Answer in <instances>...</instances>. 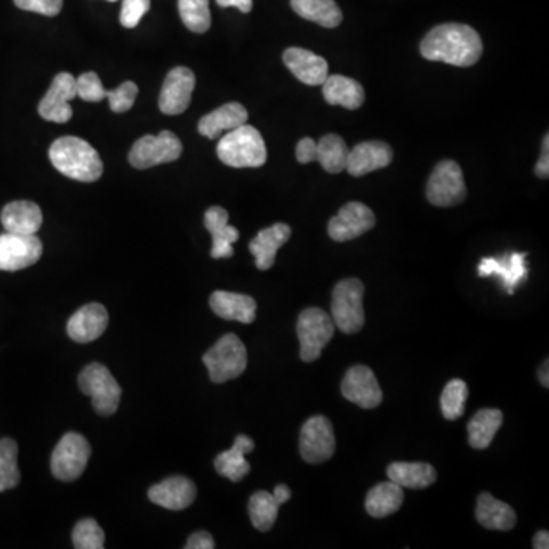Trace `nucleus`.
I'll list each match as a JSON object with an SVG mask.
<instances>
[{"label": "nucleus", "mask_w": 549, "mask_h": 549, "mask_svg": "<svg viewBox=\"0 0 549 549\" xmlns=\"http://www.w3.org/2000/svg\"><path fill=\"white\" fill-rule=\"evenodd\" d=\"M481 37L472 26L444 23L435 26L421 40L420 52L426 60L443 61L446 65L469 68L482 55Z\"/></svg>", "instance_id": "f257e3e1"}, {"label": "nucleus", "mask_w": 549, "mask_h": 549, "mask_svg": "<svg viewBox=\"0 0 549 549\" xmlns=\"http://www.w3.org/2000/svg\"><path fill=\"white\" fill-rule=\"evenodd\" d=\"M52 165L78 182H95L103 176V162L89 142L77 136L58 138L49 148Z\"/></svg>", "instance_id": "f03ea898"}, {"label": "nucleus", "mask_w": 549, "mask_h": 549, "mask_svg": "<svg viewBox=\"0 0 549 549\" xmlns=\"http://www.w3.org/2000/svg\"><path fill=\"white\" fill-rule=\"evenodd\" d=\"M217 156L232 168L263 167L267 161L266 144L255 127L243 124L220 139Z\"/></svg>", "instance_id": "7ed1b4c3"}, {"label": "nucleus", "mask_w": 549, "mask_h": 549, "mask_svg": "<svg viewBox=\"0 0 549 549\" xmlns=\"http://www.w3.org/2000/svg\"><path fill=\"white\" fill-rule=\"evenodd\" d=\"M208 368L209 379L214 383H225L237 379L248 366V351L235 334H225L217 344L203 356Z\"/></svg>", "instance_id": "20e7f679"}, {"label": "nucleus", "mask_w": 549, "mask_h": 549, "mask_svg": "<svg viewBox=\"0 0 549 549\" xmlns=\"http://www.w3.org/2000/svg\"><path fill=\"white\" fill-rule=\"evenodd\" d=\"M363 293H365V287H363L362 281L356 280V278L342 280L334 287L331 319L342 333H359L365 325Z\"/></svg>", "instance_id": "39448f33"}, {"label": "nucleus", "mask_w": 549, "mask_h": 549, "mask_svg": "<svg viewBox=\"0 0 549 549\" xmlns=\"http://www.w3.org/2000/svg\"><path fill=\"white\" fill-rule=\"evenodd\" d=\"M78 385L92 399L98 414L109 417L118 411L122 389L106 366L101 363L87 365L78 377Z\"/></svg>", "instance_id": "423d86ee"}, {"label": "nucleus", "mask_w": 549, "mask_h": 549, "mask_svg": "<svg viewBox=\"0 0 549 549\" xmlns=\"http://www.w3.org/2000/svg\"><path fill=\"white\" fill-rule=\"evenodd\" d=\"M296 333L301 344V359L312 363L321 357L322 351L333 338L334 322L327 312L318 307L305 309L299 315Z\"/></svg>", "instance_id": "0eeeda50"}, {"label": "nucleus", "mask_w": 549, "mask_h": 549, "mask_svg": "<svg viewBox=\"0 0 549 549\" xmlns=\"http://www.w3.org/2000/svg\"><path fill=\"white\" fill-rule=\"evenodd\" d=\"M182 150L180 139L173 132L164 130L159 135H145L138 139L130 150L129 161L132 167L147 170L156 165L177 161Z\"/></svg>", "instance_id": "6e6552de"}, {"label": "nucleus", "mask_w": 549, "mask_h": 549, "mask_svg": "<svg viewBox=\"0 0 549 549\" xmlns=\"http://www.w3.org/2000/svg\"><path fill=\"white\" fill-rule=\"evenodd\" d=\"M90 458L89 441L83 435L69 432L58 441L51 456L52 475L58 481L72 482L86 470Z\"/></svg>", "instance_id": "1a4fd4ad"}, {"label": "nucleus", "mask_w": 549, "mask_h": 549, "mask_svg": "<svg viewBox=\"0 0 549 549\" xmlns=\"http://www.w3.org/2000/svg\"><path fill=\"white\" fill-rule=\"evenodd\" d=\"M426 196L432 205L441 208L463 203L467 188L460 165L453 161H441L429 177Z\"/></svg>", "instance_id": "9d476101"}, {"label": "nucleus", "mask_w": 549, "mask_h": 549, "mask_svg": "<svg viewBox=\"0 0 549 549\" xmlns=\"http://www.w3.org/2000/svg\"><path fill=\"white\" fill-rule=\"evenodd\" d=\"M299 450L305 463L321 464L330 460L336 450L333 424L324 415L305 421L299 435Z\"/></svg>", "instance_id": "9b49d317"}, {"label": "nucleus", "mask_w": 549, "mask_h": 549, "mask_svg": "<svg viewBox=\"0 0 549 549\" xmlns=\"http://www.w3.org/2000/svg\"><path fill=\"white\" fill-rule=\"evenodd\" d=\"M43 254V244L36 235H0V270L17 272L33 266Z\"/></svg>", "instance_id": "f8f14e48"}, {"label": "nucleus", "mask_w": 549, "mask_h": 549, "mask_svg": "<svg viewBox=\"0 0 549 549\" xmlns=\"http://www.w3.org/2000/svg\"><path fill=\"white\" fill-rule=\"evenodd\" d=\"M374 225H376V216L368 206L360 202H350L342 206L338 216L330 220L328 235L331 240L344 243L371 231Z\"/></svg>", "instance_id": "ddd939ff"}, {"label": "nucleus", "mask_w": 549, "mask_h": 549, "mask_svg": "<svg viewBox=\"0 0 549 549\" xmlns=\"http://www.w3.org/2000/svg\"><path fill=\"white\" fill-rule=\"evenodd\" d=\"M77 97V80L68 72H61L52 81L39 104V113L46 121L65 124L72 118V107L69 101Z\"/></svg>", "instance_id": "4468645a"}, {"label": "nucleus", "mask_w": 549, "mask_h": 549, "mask_svg": "<svg viewBox=\"0 0 549 549\" xmlns=\"http://www.w3.org/2000/svg\"><path fill=\"white\" fill-rule=\"evenodd\" d=\"M194 87H196V75L191 69L183 66L171 69L162 86L159 109L165 115H180L185 112L190 107Z\"/></svg>", "instance_id": "2eb2a0df"}, {"label": "nucleus", "mask_w": 549, "mask_h": 549, "mask_svg": "<svg viewBox=\"0 0 549 549\" xmlns=\"http://www.w3.org/2000/svg\"><path fill=\"white\" fill-rule=\"evenodd\" d=\"M342 395L363 409H374L382 403L383 392L373 371L365 365L353 366L345 374Z\"/></svg>", "instance_id": "dca6fc26"}, {"label": "nucleus", "mask_w": 549, "mask_h": 549, "mask_svg": "<svg viewBox=\"0 0 549 549\" xmlns=\"http://www.w3.org/2000/svg\"><path fill=\"white\" fill-rule=\"evenodd\" d=\"M527 254L525 252H511L502 258H482L478 266L479 277L501 278L504 289L513 295L514 289L527 280Z\"/></svg>", "instance_id": "f3484780"}, {"label": "nucleus", "mask_w": 549, "mask_h": 549, "mask_svg": "<svg viewBox=\"0 0 549 549\" xmlns=\"http://www.w3.org/2000/svg\"><path fill=\"white\" fill-rule=\"evenodd\" d=\"M197 488L185 476H171L148 490V499L167 510H185L196 501Z\"/></svg>", "instance_id": "a211bd4d"}, {"label": "nucleus", "mask_w": 549, "mask_h": 549, "mask_svg": "<svg viewBox=\"0 0 549 549\" xmlns=\"http://www.w3.org/2000/svg\"><path fill=\"white\" fill-rule=\"evenodd\" d=\"M109 325V313L98 302L84 305L68 322V334L78 344H89L100 338Z\"/></svg>", "instance_id": "6ab92c4d"}, {"label": "nucleus", "mask_w": 549, "mask_h": 549, "mask_svg": "<svg viewBox=\"0 0 549 549\" xmlns=\"http://www.w3.org/2000/svg\"><path fill=\"white\" fill-rule=\"evenodd\" d=\"M392 148L386 142L365 141L357 144L348 153L345 170L354 177H362L373 171L382 170L392 162Z\"/></svg>", "instance_id": "aec40b11"}, {"label": "nucleus", "mask_w": 549, "mask_h": 549, "mask_svg": "<svg viewBox=\"0 0 549 549\" xmlns=\"http://www.w3.org/2000/svg\"><path fill=\"white\" fill-rule=\"evenodd\" d=\"M284 65L301 83L307 86H321L328 77V63L325 58L302 48H289L284 51Z\"/></svg>", "instance_id": "412c9836"}, {"label": "nucleus", "mask_w": 549, "mask_h": 549, "mask_svg": "<svg viewBox=\"0 0 549 549\" xmlns=\"http://www.w3.org/2000/svg\"><path fill=\"white\" fill-rule=\"evenodd\" d=\"M229 214L222 206H212L206 211L205 226L212 235L211 257L214 260L231 258L234 255L232 244L240 238L237 228L229 225Z\"/></svg>", "instance_id": "4be33fe9"}, {"label": "nucleus", "mask_w": 549, "mask_h": 549, "mask_svg": "<svg viewBox=\"0 0 549 549\" xmlns=\"http://www.w3.org/2000/svg\"><path fill=\"white\" fill-rule=\"evenodd\" d=\"M212 312L226 321L252 324L257 318V302L252 296L217 290L209 298Z\"/></svg>", "instance_id": "5701e85b"}, {"label": "nucleus", "mask_w": 549, "mask_h": 549, "mask_svg": "<svg viewBox=\"0 0 549 549\" xmlns=\"http://www.w3.org/2000/svg\"><path fill=\"white\" fill-rule=\"evenodd\" d=\"M0 222L4 225L5 231L11 234L36 235L42 228V209L29 200H17L8 203L2 209Z\"/></svg>", "instance_id": "b1692460"}, {"label": "nucleus", "mask_w": 549, "mask_h": 549, "mask_svg": "<svg viewBox=\"0 0 549 549\" xmlns=\"http://www.w3.org/2000/svg\"><path fill=\"white\" fill-rule=\"evenodd\" d=\"M290 235L292 229L286 223H275L258 232L257 237L249 244V251L254 255L258 269L269 270L275 264L277 252L289 241Z\"/></svg>", "instance_id": "393cba45"}, {"label": "nucleus", "mask_w": 549, "mask_h": 549, "mask_svg": "<svg viewBox=\"0 0 549 549\" xmlns=\"http://www.w3.org/2000/svg\"><path fill=\"white\" fill-rule=\"evenodd\" d=\"M249 113L240 103H228L212 110L199 121V133L208 139H216L223 132H231L248 122Z\"/></svg>", "instance_id": "a878e982"}, {"label": "nucleus", "mask_w": 549, "mask_h": 549, "mask_svg": "<svg viewBox=\"0 0 549 549\" xmlns=\"http://www.w3.org/2000/svg\"><path fill=\"white\" fill-rule=\"evenodd\" d=\"M254 449L255 443L252 438L238 435L231 449L217 455L216 461H214L217 473L220 476H225L229 481L240 482L244 476H248L251 472V464L246 461L244 455H248Z\"/></svg>", "instance_id": "bb28decb"}, {"label": "nucleus", "mask_w": 549, "mask_h": 549, "mask_svg": "<svg viewBox=\"0 0 549 549\" xmlns=\"http://www.w3.org/2000/svg\"><path fill=\"white\" fill-rule=\"evenodd\" d=\"M322 95L331 106H342L348 110H357L365 101V90L362 84L344 75H328L321 84Z\"/></svg>", "instance_id": "cd10ccee"}, {"label": "nucleus", "mask_w": 549, "mask_h": 549, "mask_svg": "<svg viewBox=\"0 0 549 549\" xmlns=\"http://www.w3.org/2000/svg\"><path fill=\"white\" fill-rule=\"evenodd\" d=\"M476 519L487 530L510 531L516 527L517 516L513 508L490 493H481L476 504Z\"/></svg>", "instance_id": "c85d7f7f"}, {"label": "nucleus", "mask_w": 549, "mask_h": 549, "mask_svg": "<svg viewBox=\"0 0 549 549\" xmlns=\"http://www.w3.org/2000/svg\"><path fill=\"white\" fill-rule=\"evenodd\" d=\"M405 501L403 487L395 482H380L366 495L365 508L376 519L391 516L402 508Z\"/></svg>", "instance_id": "c756f323"}, {"label": "nucleus", "mask_w": 549, "mask_h": 549, "mask_svg": "<svg viewBox=\"0 0 549 549\" xmlns=\"http://www.w3.org/2000/svg\"><path fill=\"white\" fill-rule=\"evenodd\" d=\"M388 478L400 487L421 490L437 481V472L427 463H392L388 467Z\"/></svg>", "instance_id": "7c9ffc66"}, {"label": "nucleus", "mask_w": 549, "mask_h": 549, "mask_svg": "<svg viewBox=\"0 0 549 549\" xmlns=\"http://www.w3.org/2000/svg\"><path fill=\"white\" fill-rule=\"evenodd\" d=\"M502 421L504 414L499 409H481L476 412L467 426L470 446L478 450L487 449L501 429Z\"/></svg>", "instance_id": "2f4dec72"}, {"label": "nucleus", "mask_w": 549, "mask_h": 549, "mask_svg": "<svg viewBox=\"0 0 549 549\" xmlns=\"http://www.w3.org/2000/svg\"><path fill=\"white\" fill-rule=\"evenodd\" d=\"M290 5L299 17L324 28L341 25L342 11L334 0H290Z\"/></svg>", "instance_id": "473e14b6"}, {"label": "nucleus", "mask_w": 549, "mask_h": 549, "mask_svg": "<svg viewBox=\"0 0 549 549\" xmlns=\"http://www.w3.org/2000/svg\"><path fill=\"white\" fill-rule=\"evenodd\" d=\"M348 153L350 150L341 136L327 135L318 142L316 162H319L327 173L339 174L347 168Z\"/></svg>", "instance_id": "72a5a7b5"}, {"label": "nucleus", "mask_w": 549, "mask_h": 549, "mask_svg": "<svg viewBox=\"0 0 549 549\" xmlns=\"http://www.w3.org/2000/svg\"><path fill=\"white\" fill-rule=\"evenodd\" d=\"M281 504L278 499L269 492H257L249 499V516H251L252 525L258 531L272 530L275 521H277L278 511Z\"/></svg>", "instance_id": "f704fd0d"}, {"label": "nucleus", "mask_w": 549, "mask_h": 549, "mask_svg": "<svg viewBox=\"0 0 549 549\" xmlns=\"http://www.w3.org/2000/svg\"><path fill=\"white\" fill-rule=\"evenodd\" d=\"M19 446L11 438L0 440V493L17 487L20 482V470L17 466Z\"/></svg>", "instance_id": "c9c22d12"}, {"label": "nucleus", "mask_w": 549, "mask_h": 549, "mask_svg": "<svg viewBox=\"0 0 549 549\" xmlns=\"http://www.w3.org/2000/svg\"><path fill=\"white\" fill-rule=\"evenodd\" d=\"M467 397H469V388L466 382L460 379H453L444 386L441 394V412L446 420L453 421L463 417L466 411Z\"/></svg>", "instance_id": "e433bc0d"}, {"label": "nucleus", "mask_w": 549, "mask_h": 549, "mask_svg": "<svg viewBox=\"0 0 549 549\" xmlns=\"http://www.w3.org/2000/svg\"><path fill=\"white\" fill-rule=\"evenodd\" d=\"M179 13L183 25L193 33L203 34L211 28L209 0H179Z\"/></svg>", "instance_id": "4c0bfd02"}, {"label": "nucleus", "mask_w": 549, "mask_h": 549, "mask_svg": "<svg viewBox=\"0 0 549 549\" xmlns=\"http://www.w3.org/2000/svg\"><path fill=\"white\" fill-rule=\"evenodd\" d=\"M103 528L97 524L95 519H83L78 522L72 531V542L77 549H103L104 548Z\"/></svg>", "instance_id": "58836bf2"}, {"label": "nucleus", "mask_w": 549, "mask_h": 549, "mask_svg": "<svg viewBox=\"0 0 549 549\" xmlns=\"http://www.w3.org/2000/svg\"><path fill=\"white\" fill-rule=\"evenodd\" d=\"M138 86L133 81H126L113 90H107L110 109L115 113H126L132 109L138 97Z\"/></svg>", "instance_id": "ea45409f"}, {"label": "nucleus", "mask_w": 549, "mask_h": 549, "mask_svg": "<svg viewBox=\"0 0 549 549\" xmlns=\"http://www.w3.org/2000/svg\"><path fill=\"white\" fill-rule=\"evenodd\" d=\"M77 97L89 103H100L107 97V90L95 72H86L78 77Z\"/></svg>", "instance_id": "a19ab883"}, {"label": "nucleus", "mask_w": 549, "mask_h": 549, "mask_svg": "<svg viewBox=\"0 0 549 549\" xmlns=\"http://www.w3.org/2000/svg\"><path fill=\"white\" fill-rule=\"evenodd\" d=\"M150 0H122L121 25L124 28H136L142 17L150 11Z\"/></svg>", "instance_id": "79ce46f5"}, {"label": "nucleus", "mask_w": 549, "mask_h": 549, "mask_svg": "<svg viewBox=\"0 0 549 549\" xmlns=\"http://www.w3.org/2000/svg\"><path fill=\"white\" fill-rule=\"evenodd\" d=\"M20 10L31 11V13L43 14V16L54 17L63 8V0H14Z\"/></svg>", "instance_id": "37998d69"}, {"label": "nucleus", "mask_w": 549, "mask_h": 549, "mask_svg": "<svg viewBox=\"0 0 549 549\" xmlns=\"http://www.w3.org/2000/svg\"><path fill=\"white\" fill-rule=\"evenodd\" d=\"M318 158V142L312 138H304L296 145V159L299 164H310Z\"/></svg>", "instance_id": "c03bdc74"}, {"label": "nucleus", "mask_w": 549, "mask_h": 549, "mask_svg": "<svg viewBox=\"0 0 549 549\" xmlns=\"http://www.w3.org/2000/svg\"><path fill=\"white\" fill-rule=\"evenodd\" d=\"M187 549H214L216 548V543L212 539L211 534L206 533V531H197V533L191 534L190 539H188Z\"/></svg>", "instance_id": "a18cd8bd"}, {"label": "nucleus", "mask_w": 549, "mask_h": 549, "mask_svg": "<svg viewBox=\"0 0 549 549\" xmlns=\"http://www.w3.org/2000/svg\"><path fill=\"white\" fill-rule=\"evenodd\" d=\"M536 174L540 179H548L549 176V136L543 139L542 155L536 165Z\"/></svg>", "instance_id": "49530a36"}, {"label": "nucleus", "mask_w": 549, "mask_h": 549, "mask_svg": "<svg viewBox=\"0 0 549 549\" xmlns=\"http://www.w3.org/2000/svg\"><path fill=\"white\" fill-rule=\"evenodd\" d=\"M217 4L222 8H237L241 13H251L252 7H254L252 0H217Z\"/></svg>", "instance_id": "de8ad7c7"}, {"label": "nucleus", "mask_w": 549, "mask_h": 549, "mask_svg": "<svg viewBox=\"0 0 549 549\" xmlns=\"http://www.w3.org/2000/svg\"><path fill=\"white\" fill-rule=\"evenodd\" d=\"M273 496H275V498L278 499V502L283 505L286 504L287 501H290V498H292V490H290L286 484H280L275 487Z\"/></svg>", "instance_id": "09e8293b"}, {"label": "nucleus", "mask_w": 549, "mask_h": 549, "mask_svg": "<svg viewBox=\"0 0 549 549\" xmlns=\"http://www.w3.org/2000/svg\"><path fill=\"white\" fill-rule=\"evenodd\" d=\"M533 546L536 549H548L549 548V533L542 530L537 531L536 536L533 539Z\"/></svg>", "instance_id": "8fccbe9b"}, {"label": "nucleus", "mask_w": 549, "mask_h": 549, "mask_svg": "<svg viewBox=\"0 0 549 549\" xmlns=\"http://www.w3.org/2000/svg\"><path fill=\"white\" fill-rule=\"evenodd\" d=\"M548 366H549V362L548 360H545V362H543V365L540 366V370H539V380H540V383H542V385L545 386V388H548L549 386Z\"/></svg>", "instance_id": "3c124183"}, {"label": "nucleus", "mask_w": 549, "mask_h": 549, "mask_svg": "<svg viewBox=\"0 0 549 549\" xmlns=\"http://www.w3.org/2000/svg\"><path fill=\"white\" fill-rule=\"evenodd\" d=\"M109 2H116V0H109Z\"/></svg>", "instance_id": "603ef678"}]
</instances>
